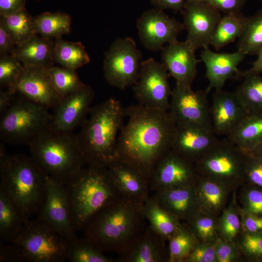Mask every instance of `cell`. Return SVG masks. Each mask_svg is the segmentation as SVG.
<instances>
[{"label": "cell", "instance_id": "cell-1", "mask_svg": "<svg viewBox=\"0 0 262 262\" xmlns=\"http://www.w3.org/2000/svg\"><path fill=\"white\" fill-rule=\"evenodd\" d=\"M126 124L118 137L116 159L148 180L157 163L171 150L176 123L168 111L139 104L125 108Z\"/></svg>", "mask_w": 262, "mask_h": 262}, {"label": "cell", "instance_id": "cell-2", "mask_svg": "<svg viewBox=\"0 0 262 262\" xmlns=\"http://www.w3.org/2000/svg\"><path fill=\"white\" fill-rule=\"evenodd\" d=\"M141 208L121 198L97 212L82 230L84 237L103 252L127 250L147 227Z\"/></svg>", "mask_w": 262, "mask_h": 262}, {"label": "cell", "instance_id": "cell-3", "mask_svg": "<svg viewBox=\"0 0 262 262\" xmlns=\"http://www.w3.org/2000/svg\"><path fill=\"white\" fill-rule=\"evenodd\" d=\"M90 116L77 134L87 165L108 167L115 159L117 134L125 116V108L110 98L89 111Z\"/></svg>", "mask_w": 262, "mask_h": 262}, {"label": "cell", "instance_id": "cell-4", "mask_svg": "<svg viewBox=\"0 0 262 262\" xmlns=\"http://www.w3.org/2000/svg\"><path fill=\"white\" fill-rule=\"evenodd\" d=\"M65 187L77 231L102 208L122 198L108 168L100 165H87Z\"/></svg>", "mask_w": 262, "mask_h": 262}, {"label": "cell", "instance_id": "cell-5", "mask_svg": "<svg viewBox=\"0 0 262 262\" xmlns=\"http://www.w3.org/2000/svg\"><path fill=\"white\" fill-rule=\"evenodd\" d=\"M3 144L0 147V188L30 219L37 215L42 204L47 176L31 157L7 154Z\"/></svg>", "mask_w": 262, "mask_h": 262}, {"label": "cell", "instance_id": "cell-6", "mask_svg": "<svg viewBox=\"0 0 262 262\" xmlns=\"http://www.w3.org/2000/svg\"><path fill=\"white\" fill-rule=\"evenodd\" d=\"M28 146L31 157L43 172L64 184L87 165L77 135L73 132L49 129Z\"/></svg>", "mask_w": 262, "mask_h": 262}, {"label": "cell", "instance_id": "cell-7", "mask_svg": "<svg viewBox=\"0 0 262 262\" xmlns=\"http://www.w3.org/2000/svg\"><path fill=\"white\" fill-rule=\"evenodd\" d=\"M20 262H64L71 243L38 218L28 220L11 242Z\"/></svg>", "mask_w": 262, "mask_h": 262}, {"label": "cell", "instance_id": "cell-8", "mask_svg": "<svg viewBox=\"0 0 262 262\" xmlns=\"http://www.w3.org/2000/svg\"><path fill=\"white\" fill-rule=\"evenodd\" d=\"M48 109L21 96L0 114V138L3 144L29 145L49 129Z\"/></svg>", "mask_w": 262, "mask_h": 262}, {"label": "cell", "instance_id": "cell-9", "mask_svg": "<svg viewBox=\"0 0 262 262\" xmlns=\"http://www.w3.org/2000/svg\"><path fill=\"white\" fill-rule=\"evenodd\" d=\"M247 152L227 137L218 142L195 163L199 176L224 183L233 190L244 184Z\"/></svg>", "mask_w": 262, "mask_h": 262}, {"label": "cell", "instance_id": "cell-10", "mask_svg": "<svg viewBox=\"0 0 262 262\" xmlns=\"http://www.w3.org/2000/svg\"><path fill=\"white\" fill-rule=\"evenodd\" d=\"M142 59L132 38H118L105 54L103 70L106 81L121 90L133 85L139 75Z\"/></svg>", "mask_w": 262, "mask_h": 262}, {"label": "cell", "instance_id": "cell-11", "mask_svg": "<svg viewBox=\"0 0 262 262\" xmlns=\"http://www.w3.org/2000/svg\"><path fill=\"white\" fill-rule=\"evenodd\" d=\"M169 75L162 63L152 58L142 61L138 79L132 85L138 104L151 109L168 111L172 93Z\"/></svg>", "mask_w": 262, "mask_h": 262}, {"label": "cell", "instance_id": "cell-12", "mask_svg": "<svg viewBox=\"0 0 262 262\" xmlns=\"http://www.w3.org/2000/svg\"><path fill=\"white\" fill-rule=\"evenodd\" d=\"M37 217L71 243L78 239L65 184L48 176L44 198Z\"/></svg>", "mask_w": 262, "mask_h": 262}, {"label": "cell", "instance_id": "cell-13", "mask_svg": "<svg viewBox=\"0 0 262 262\" xmlns=\"http://www.w3.org/2000/svg\"><path fill=\"white\" fill-rule=\"evenodd\" d=\"M199 177L194 163L171 150L155 166L149 179L150 191L194 187Z\"/></svg>", "mask_w": 262, "mask_h": 262}, {"label": "cell", "instance_id": "cell-14", "mask_svg": "<svg viewBox=\"0 0 262 262\" xmlns=\"http://www.w3.org/2000/svg\"><path fill=\"white\" fill-rule=\"evenodd\" d=\"M208 93L206 90L195 91L191 85L176 82L168 111L176 124L195 123L213 130Z\"/></svg>", "mask_w": 262, "mask_h": 262}, {"label": "cell", "instance_id": "cell-15", "mask_svg": "<svg viewBox=\"0 0 262 262\" xmlns=\"http://www.w3.org/2000/svg\"><path fill=\"white\" fill-rule=\"evenodd\" d=\"M140 40L149 50H161L165 44L177 40L185 29L183 23L168 16L163 10L154 8L145 11L137 20Z\"/></svg>", "mask_w": 262, "mask_h": 262}, {"label": "cell", "instance_id": "cell-16", "mask_svg": "<svg viewBox=\"0 0 262 262\" xmlns=\"http://www.w3.org/2000/svg\"><path fill=\"white\" fill-rule=\"evenodd\" d=\"M182 14L186 40L195 51L208 47L222 17L220 12L198 0H186Z\"/></svg>", "mask_w": 262, "mask_h": 262}, {"label": "cell", "instance_id": "cell-17", "mask_svg": "<svg viewBox=\"0 0 262 262\" xmlns=\"http://www.w3.org/2000/svg\"><path fill=\"white\" fill-rule=\"evenodd\" d=\"M49 69L43 66H24L14 85L10 87L30 101L48 109H53L63 98L52 84Z\"/></svg>", "mask_w": 262, "mask_h": 262}, {"label": "cell", "instance_id": "cell-18", "mask_svg": "<svg viewBox=\"0 0 262 262\" xmlns=\"http://www.w3.org/2000/svg\"><path fill=\"white\" fill-rule=\"evenodd\" d=\"M95 97L91 86L84 84L81 89L62 98L51 114L49 129L63 132H73L82 125Z\"/></svg>", "mask_w": 262, "mask_h": 262}, {"label": "cell", "instance_id": "cell-19", "mask_svg": "<svg viewBox=\"0 0 262 262\" xmlns=\"http://www.w3.org/2000/svg\"><path fill=\"white\" fill-rule=\"evenodd\" d=\"M219 141L212 130L192 123L176 124L171 150L194 164Z\"/></svg>", "mask_w": 262, "mask_h": 262}, {"label": "cell", "instance_id": "cell-20", "mask_svg": "<svg viewBox=\"0 0 262 262\" xmlns=\"http://www.w3.org/2000/svg\"><path fill=\"white\" fill-rule=\"evenodd\" d=\"M213 131L229 135L248 114L235 91L215 89L210 107Z\"/></svg>", "mask_w": 262, "mask_h": 262}, {"label": "cell", "instance_id": "cell-21", "mask_svg": "<svg viewBox=\"0 0 262 262\" xmlns=\"http://www.w3.org/2000/svg\"><path fill=\"white\" fill-rule=\"evenodd\" d=\"M107 167L122 198L142 208L150 196L149 180L116 159Z\"/></svg>", "mask_w": 262, "mask_h": 262}, {"label": "cell", "instance_id": "cell-22", "mask_svg": "<svg viewBox=\"0 0 262 262\" xmlns=\"http://www.w3.org/2000/svg\"><path fill=\"white\" fill-rule=\"evenodd\" d=\"M161 63L176 82L191 85L197 74L195 50L185 40H176L161 49Z\"/></svg>", "mask_w": 262, "mask_h": 262}, {"label": "cell", "instance_id": "cell-23", "mask_svg": "<svg viewBox=\"0 0 262 262\" xmlns=\"http://www.w3.org/2000/svg\"><path fill=\"white\" fill-rule=\"evenodd\" d=\"M245 56L238 50L233 53H217L209 47L203 48L200 58L206 66V76L209 82L207 92L213 88L221 89L228 80L240 78L238 66Z\"/></svg>", "mask_w": 262, "mask_h": 262}, {"label": "cell", "instance_id": "cell-24", "mask_svg": "<svg viewBox=\"0 0 262 262\" xmlns=\"http://www.w3.org/2000/svg\"><path fill=\"white\" fill-rule=\"evenodd\" d=\"M166 240L149 225L125 251L120 254L118 262H168Z\"/></svg>", "mask_w": 262, "mask_h": 262}, {"label": "cell", "instance_id": "cell-25", "mask_svg": "<svg viewBox=\"0 0 262 262\" xmlns=\"http://www.w3.org/2000/svg\"><path fill=\"white\" fill-rule=\"evenodd\" d=\"M153 195L164 209L181 221L186 222L199 211L195 186L159 191Z\"/></svg>", "mask_w": 262, "mask_h": 262}, {"label": "cell", "instance_id": "cell-26", "mask_svg": "<svg viewBox=\"0 0 262 262\" xmlns=\"http://www.w3.org/2000/svg\"><path fill=\"white\" fill-rule=\"evenodd\" d=\"M199 210L218 217L233 190L229 185L200 176L195 186Z\"/></svg>", "mask_w": 262, "mask_h": 262}, {"label": "cell", "instance_id": "cell-27", "mask_svg": "<svg viewBox=\"0 0 262 262\" xmlns=\"http://www.w3.org/2000/svg\"><path fill=\"white\" fill-rule=\"evenodd\" d=\"M54 39L35 34L16 47L14 55L23 66H54L53 53Z\"/></svg>", "mask_w": 262, "mask_h": 262}, {"label": "cell", "instance_id": "cell-28", "mask_svg": "<svg viewBox=\"0 0 262 262\" xmlns=\"http://www.w3.org/2000/svg\"><path fill=\"white\" fill-rule=\"evenodd\" d=\"M28 220L13 198L0 188V240L12 242Z\"/></svg>", "mask_w": 262, "mask_h": 262}, {"label": "cell", "instance_id": "cell-29", "mask_svg": "<svg viewBox=\"0 0 262 262\" xmlns=\"http://www.w3.org/2000/svg\"><path fill=\"white\" fill-rule=\"evenodd\" d=\"M141 212L157 233L167 241L179 228L181 221L164 209L153 194L146 200Z\"/></svg>", "mask_w": 262, "mask_h": 262}, {"label": "cell", "instance_id": "cell-30", "mask_svg": "<svg viewBox=\"0 0 262 262\" xmlns=\"http://www.w3.org/2000/svg\"><path fill=\"white\" fill-rule=\"evenodd\" d=\"M227 138L246 152L262 142V113L248 115Z\"/></svg>", "mask_w": 262, "mask_h": 262}, {"label": "cell", "instance_id": "cell-31", "mask_svg": "<svg viewBox=\"0 0 262 262\" xmlns=\"http://www.w3.org/2000/svg\"><path fill=\"white\" fill-rule=\"evenodd\" d=\"M53 56L54 63L75 70L90 61L89 56L81 42H70L63 40L62 37L54 39Z\"/></svg>", "mask_w": 262, "mask_h": 262}, {"label": "cell", "instance_id": "cell-32", "mask_svg": "<svg viewBox=\"0 0 262 262\" xmlns=\"http://www.w3.org/2000/svg\"><path fill=\"white\" fill-rule=\"evenodd\" d=\"M33 22L37 34L56 39L70 33L71 17L61 12H45L33 17Z\"/></svg>", "mask_w": 262, "mask_h": 262}, {"label": "cell", "instance_id": "cell-33", "mask_svg": "<svg viewBox=\"0 0 262 262\" xmlns=\"http://www.w3.org/2000/svg\"><path fill=\"white\" fill-rule=\"evenodd\" d=\"M236 190L233 191L229 203L218 217V227L221 238L237 244L242 229L241 207L238 202Z\"/></svg>", "mask_w": 262, "mask_h": 262}, {"label": "cell", "instance_id": "cell-34", "mask_svg": "<svg viewBox=\"0 0 262 262\" xmlns=\"http://www.w3.org/2000/svg\"><path fill=\"white\" fill-rule=\"evenodd\" d=\"M246 16L241 12L222 16L212 36L210 45L217 50L233 42L242 33Z\"/></svg>", "mask_w": 262, "mask_h": 262}, {"label": "cell", "instance_id": "cell-35", "mask_svg": "<svg viewBox=\"0 0 262 262\" xmlns=\"http://www.w3.org/2000/svg\"><path fill=\"white\" fill-rule=\"evenodd\" d=\"M0 22L16 46L36 34L33 17L25 8L12 14L0 16Z\"/></svg>", "mask_w": 262, "mask_h": 262}, {"label": "cell", "instance_id": "cell-36", "mask_svg": "<svg viewBox=\"0 0 262 262\" xmlns=\"http://www.w3.org/2000/svg\"><path fill=\"white\" fill-rule=\"evenodd\" d=\"M237 45L238 50L246 55H257L262 49V10L246 17Z\"/></svg>", "mask_w": 262, "mask_h": 262}, {"label": "cell", "instance_id": "cell-37", "mask_svg": "<svg viewBox=\"0 0 262 262\" xmlns=\"http://www.w3.org/2000/svg\"><path fill=\"white\" fill-rule=\"evenodd\" d=\"M167 241L168 262H183L198 243L187 224L184 221H181L178 229Z\"/></svg>", "mask_w": 262, "mask_h": 262}, {"label": "cell", "instance_id": "cell-38", "mask_svg": "<svg viewBox=\"0 0 262 262\" xmlns=\"http://www.w3.org/2000/svg\"><path fill=\"white\" fill-rule=\"evenodd\" d=\"M235 91L248 115L262 113V77L260 75L245 76Z\"/></svg>", "mask_w": 262, "mask_h": 262}, {"label": "cell", "instance_id": "cell-39", "mask_svg": "<svg viewBox=\"0 0 262 262\" xmlns=\"http://www.w3.org/2000/svg\"><path fill=\"white\" fill-rule=\"evenodd\" d=\"M218 217L199 210L186 223L198 243H214L219 237Z\"/></svg>", "mask_w": 262, "mask_h": 262}, {"label": "cell", "instance_id": "cell-40", "mask_svg": "<svg viewBox=\"0 0 262 262\" xmlns=\"http://www.w3.org/2000/svg\"><path fill=\"white\" fill-rule=\"evenodd\" d=\"M49 70L52 84L62 98L78 90L84 85L75 69L53 66Z\"/></svg>", "mask_w": 262, "mask_h": 262}, {"label": "cell", "instance_id": "cell-41", "mask_svg": "<svg viewBox=\"0 0 262 262\" xmlns=\"http://www.w3.org/2000/svg\"><path fill=\"white\" fill-rule=\"evenodd\" d=\"M67 261L71 262H118L107 257L90 241L78 238L71 243Z\"/></svg>", "mask_w": 262, "mask_h": 262}, {"label": "cell", "instance_id": "cell-42", "mask_svg": "<svg viewBox=\"0 0 262 262\" xmlns=\"http://www.w3.org/2000/svg\"><path fill=\"white\" fill-rule=\"evenodd\" d=\"M240 187L237 198L242 210L262 216V188L246 182Z\"/></svg>", "mask_w": 262, "mask_h": 262}, {"label": "cell", "instance_id": "cell-43", "mask_svg": "<svg viewBox=\"0 0 262 262\" xmlns=\"http://www.w3.org/2000/svg\"><path fill=\"white\" fill-rule=\"evenodd\" d=\"M237 244L244 260L262 262V232H242Z\"/></svg>", "mask_w": 262, "mask_h": 262}, {"label": "cell", "instance_id": "cell-44", "mask_svg": "<svg viewBox=\"0 0 262 262\" xmlns=\"http://www.w3.org/2000/svg\"><path fill=\"white\" fill-rule=\"evenodd\" d=\"M23 67L14 54L0 57V90L13 87Z\"/></svg>", "mask_w": 262, "mask_h": 262}, {"label": "cell", "instance_id": "cell-45", "mask_svg": "<svg viewBox=\"0 0 262 262\" xmlns=\"http://www.w3.org/2000/svg\"><path fill=\"white\" fill-rule=\"evenodd\" d=\"M217 262H238L244 260L236 243L226 241L220 236L216 243Z\"/></svg>", "mask_w": 262, "mask_h": 262}, {"label": "cell", "instance_id": "cell-46", "mask_svg": "<svg viewBox=\"0 0 262 262\" xmlns=\"http://www.w3.org/2000/svg\"><path fill=\"white\" fill-rule=\"evenodd\" d=\"M245 181L262 188V159L251 152H247Z\"/></svg>", "mask_w": 262, "mask_h": 262}, {"label": "cell", "instance_id": "cell-47", "mask_svg": "<svg viewBox=\"0 0 262 262\" xmlns=\"http://www.w3.org/2000/svg\"><path fill=\"white\" fill-rule=\"evenodd\" d=\"M216 243H198L183 262H217Z\"/></svg>", "mask_w": 262, "mask_h": 262}, {"label": "cell", "instance_id": "cell-48", "mask_svg": "<svg viewBox=\"0 0 262 262\" xmlns=\"http://www.w3.org/2000/svg\"><path fill=\"white\" fill-rule=\"evenodd\" d=\"M220 12L230 14L240 12L246 0H198Z\"/></svg>", "mask_w": 262, "mask_h": 262}, {"label": "cell", "instance_id": "cell-49", "mask_svg": "<svg viewBox=\"0 0 262 262\" xmlns=\"http://www.w3.org/2000/svg\"><path fill=\"white\" fill-rule=\"evenodd\" d=\"M242 232H262V216L246 212L241 208Z\"/></svg>", "mask_w": 262, "mask_h": 262}, {"label": "cell", "instance_id": "cell-50", "mask_svg": "<svg viewBox=\"0 0 262 262\" xmlns=\"http://www.w3.org/2000/svg\"><path fill=\"white\" fill-rule=\"evenodd\" d=\"M16 45L0 22V57L14 54Z\"/></svg>", "mask_w": 262, "mask_h": 262}, {"label": "cell", "instance_id": "cell-51", "mask_svg": "<svg viewBox=\"0 0 262 262\" xmlns=\"http://www.w3.org/2000/svg\"><path fill=\"white\" fill-rule=\"evenodd\" d=\"M0 262H20L17 250L13 243L0 240Z\"/></svg>", "mask_w": 262, "mask_h": 262}, {"label": "cell", "instance_id": "cell-52", "mask_svg": "<svg viewBox=\"0 0 262 262\" xmlns=\"http://www.w3.org/2000/svg\"><path fill=\"white\" fill-rule=\"evenodd\" d=\"M26 0H0V16H7L25 8Z\"/></svg>", "mask_w": 262, "mask_h": 262}, {"label": "cell", "instance_id": "cell-53", "mask_svg": "<svg viewBox=\"0 0 262 262\" xmlns=\"http://www.w3.org/2000/svg\"><path fill=\"white\" fill-rule=\"evenodd\" d=\"M155 8L164 10L170 9L176 12L182 13L186 0H150Z\"/></svg>", "mask_w": 262, "mask_h": 262}, {"label": "cell", "instance_id": "cell-54", "mask_svg": "<svg viewBox=\"0 0 262 262\" xmlns=\"http://www.w3.org/2000/svg\"><path fill=\"white\" fill-rule=\"evenodd\" d=\"M0 92V114L6 110L14 101L16 92L11 87Z\"/></svg>", "mask_w": 262, "mask_h": 262}, {"label": "cell", "instance_id": "cell-55", "mask_svg": "<svg viewBox=\"0 0 262 262\" xmlns=\"http://www.w3.org/2000/svg\"><path fill=\"white\" fill-rule=\"evenodd\" d=\"M257 55V60L253 62L250 69L245 71H241V78L248 75H260L262 72V49Z\"/></svg>", "mask_w": 262, "mask_h": 262}, {"label": "cell", "instance_id": "cell-56", "mask_svg": "<svg viewBox=\"0 0 262 262\" xmlns=\"http://www.w3.org/2000/svg\"><path fill=\"white\" fill-rule=\"evenodd\" d=\"M251 153L262 159V142L255 148Z\"/></svg>", "mask_w": 262, "mask_h": 262}, {"label": "cell", "instance_id": "cell-57", "mask_svg": "<svg viewBox=\"0 0 262 262\" xmlns=\"http://www.w3.org/2000/svg\"></svg>", "mask_w": 262, "mask_h": 262}]
</instances>
